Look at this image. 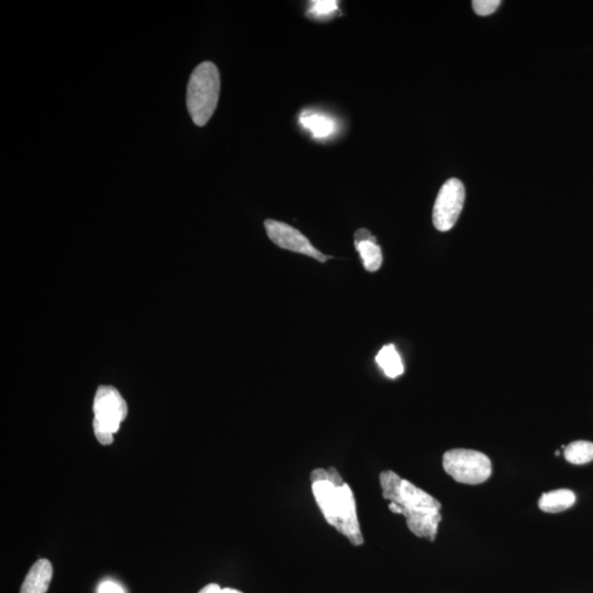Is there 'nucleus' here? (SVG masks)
<instances>
[{"label":"nucleus","instance_id":"f257e3e1","mask_svg":"<svg viewBox=\"0 0 593 593\" xmlns=\"http://www.w3.org/2000/svg\"><path fill=\"white\" fill-rule=\"evenodd\" d=\"M220 73L213 62L199 64L191 73L187 86V108L194 124L205 126L217 109Z\"/></svg>","mask_w":593,"mask_h":593},{"label":"nucleus","instance_id":"f03ea898","mask_svg":"<svg viewBox=\"0 0 593 593\" xmlns=\"http://www.w3.org/2000/svg\"><path fill=\"white\" fill-rule=\"evenodd\" d=\"M379 483L382 497L389 501L392 513L403 514L406 518L414 512H440L442 508L439 500L391 470L379 475Z\"/></svg>","mask_w":593,"mask_h":593},{"label":"nucleus","instance_id":"7ed1b4c3","mask_svg":"<svg viewBox=\"0 0 593 593\" xmlns=\"http://www.w3.org/2000/svg\"><path fill=\"white\" fill-rule=\"evenodd\" d=\"M94 413V431L98 442L102 445L112 444L114 434L127 415L125 399L114 387L100 386L96 392Z\"/></svg>","mask_w":593,"mask_h":593},{"label":"nucleus","instance_id":"20e7f679","mask_svg":"<svg viewBox=\"0 0 593 593\" xmlns=\"http://www.w3.org/2000/svg\"><path fill=\"white\" fill-rule=\"evenodd\" d=\"M443 468L455 482L479 484L492 476V460L478 450L454 449L443 456Z\"/></svg>","mask_w":593,"mask_h":593},{"label":"nucleus","instance_id":"39448f33","mask_svg":"<svg viewBox=\"0 0 593 593\" xmlns=\"http://www.w3.org/2000/svg\"><path fill=\"white\" fill-rule=\"evenodd\" d=\"M465 191L462 181L450 179L445 181L436 197L433 208V224L440 232H448L454 227L464 207Z\"/></svg>","mask_w":593,"mask_h":593},{"label":"nucleus","instance_id":"423d86ee","mask_svg":"<svg viewBox=\"0 0 593 593\" xmlns=\"http://www.w3.org/2000/svg\"><path fill=\"white\" fill-rule=\"evenodd\" d=\"M264 225H266L268 238L277 247L288 249V251L307 255V257L315 258L321 263H325L330 258L313 247L305 235L292 228V225L271 219L266 220Z\"/></svg>","mask_w":593,"mask_h":593},{"label":"nucleus","instance_id":"0eeeda50","mask_svg":"<svg viewBox=\"0 0 593 593\" xmlns=\"http://www.w3.org/2000/svg\"><path fill=\"white\" fill-rule=\"evenodd\" d=\"M342 486H336L330 480L312 483V493L323 517L336 530L340 524L343 504Z\"/></svg>","mask_w":593,"mask_h":593},{"label":"nucleus","instance_id":"6e6552de","mask_svg":"<svg viewBox=\"0 0 593 593\" xmlns=\"http://www.w3.org/2000/svg\"><path fill=\"white\" fill-rule=\"evenodd\" d=\"M355 248L362 258V266L366 271L377 272L382 264V253L377 239L370 230H357L355 235Z\"/></svg>","mask_w":593,"mask_h":593},{"label":"nucleus","instance_id":"1a4fd4ad","mask_svg":"<svg viewBox=\"0 0 593 593\" xmlns=\"http://www.w3.org/2000/svg\"><path fill=\"white\" fill-rule=\"evenodd\" d=\"M299 124L315 139L331 138L339 130V125L332 117L316 110L303 111L299 117Z\"/></svg>","mask_w":593,"mask_h":593},{"label":"nucleus","instance_id":"9d476101","mask_svg":"<svg viewBox=\"0 0 593 593\" xmlns=\"http://www.w3.org/2000/svg\"><path fill=\"white\" fill-rule=\"evenodd\" d=\"M53 577V567L48 560L38 561L29 571L21 593H47Z\"/></svg>","mask_w":593,"mask_h":593},{"label":"nucleus","instance_id":"9b49d317","mask_svg":"<svg viewBox=\"0 0 593 593\" xmlns=\"http://www.w3.org/2000/svg\"><path fill=\"white\" fill-rule=\"evenodd\" d=\"M576 502L575 493L571 490L558 489L543 493L538 500V507L546 513H560L566 511Z\"/></svg>","mask_w":593,"mask_h":593},{"label":"nucleus","instance_id":"f8f14e48","mask_svg":"<svg viewBox=\"0 0 593 593\" xmlns=\"http://www.w3.org/2000/svg\"><path fill=\"white\" fill-rule=\"evenodd\" d=\"M376 362L389 379H397L404 374L403 360L392 344L382 347L376 356Z\"/></svg>","mask_w":593,"mask_h":593},{"label":"nucleus","instance_id":"ddd939ff","mask_svg":"<svg viewBox=\"0 0 593 593\" xmlns=\"http://www.w3.org/2000/svg\"><path fill=\"white\" fill-rule=\"evenodd\" d=\"M563 456L568 463L573 465H583L593 460V443L588 440H576L566 446Z\"/></svg>","mask_w":593,"mask_h":593},{"label":"nucleus","instance_id":"4468645a","mask_svg":"<svg viewBox=\"0 0 593 593\" xmlns=\"http://www.w3.org/2000/svg\"><path fill=\"white\" fill-rule=\"evenodd\" d=\"M341 13L336 0H315L309 4L307 16L315 21H330Z\"/></svg>","mask_w":593,"mask_h":593},{"label":"nucleus","instance_id":"2eb2a0df","mask_svg":"<svg viewBox=\"0 0 593 593\" xmlns=\"http://www.w3.org/2000/svg\"><path fill=\"white\" fill-rule=\"evenodd\" d=\"M501 2L499 0H475L473 9L478 16H489L497 11Z\"/></svg>","mask_w":593,"mask_h":593},{"label":"nucleus","instance_id":"dca6fc26","mask_svg":"<svg viewBox=\"0 0 593 593\" xmlns=\"http://www.w3.org/2000/svg\"><path fill=\"white\" fill-rule=\"evenodd\" d=\"M198 593H243L237 589H231V588H225L222 589V587L217 585V583H210V585L205 586Z\"/></svg>","mask_w":593,"mask_h":593},{"label":"nucleus","instance_id":"f3484780","mask_svg":"<svg viewBox=\"0 0 593 593\" xmlns=\"http://www.w3.org/2000/svg\"><path fill=\"white\" fill-rule=\"evenodd\" d=\"M100 593H124L115 582L106 581L100 588Z\"/></svg>","mask_w":593,"mask_h":593}]
</instances>
